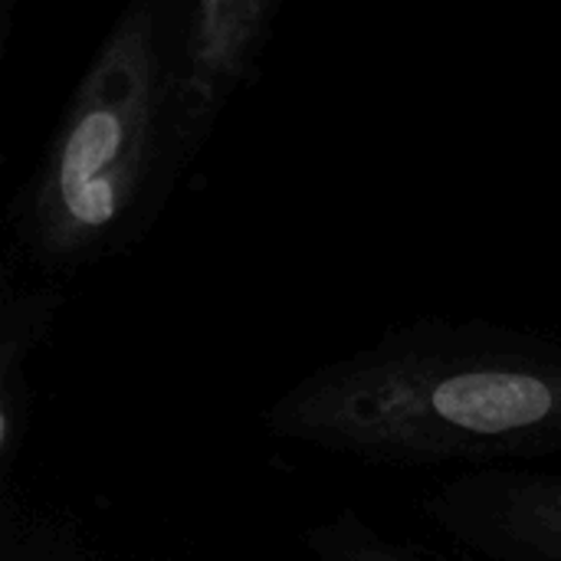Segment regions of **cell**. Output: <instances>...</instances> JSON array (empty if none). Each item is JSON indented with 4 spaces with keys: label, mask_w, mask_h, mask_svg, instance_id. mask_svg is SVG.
<instances>
[{
    "label": "cell",
    "mask_w": 561,
    "mask_h": 561,
    "mask_svg": "<svg viewBox=\"0 0 561 561\" xmlns=\"http://www.w3.org/2000/svg\"><path fill=\"white\" fill-rule=\"evenodd\" d=\"M299 542L312 561H460L424 542L385 533L352 506L306 526Z\"/></svg>",
    "instance_id": "cell-6"
},
{
    "label": "cell",
    "mask_w": 561,
    "mask_h": 561,
    "mask_svg": "<svg viewBox=\"0 0 561 561\" xmlns=\"http://www.w3.org/2000/svg\"><path fill=\"white\" fill-rule=\"evenodd\" d=\"M421 513L490 561H561V473L467 470L421 496Z\"/></svg>",
    "instance_id": "cell-3"
},
{
    "label": "cell",
    "mask_w": 561,
    "mask_h": 561,
    "mask_svg": "<svg viewBox=\"0 0 561 561\" xmlns=\"http://www.w3.org/2000/svg\"><path fill=\"white\" fill-rule=\"evenodd\" d=\"M187 0H125L7 204V260L69 279L135 250L194 158L184 135Z\"/></svg>",
    "instance_id": "cell-2"
},
{
    "label": "cell",
    "mask_w": 561,
    "mask_h": 561,
    "mask_svg": "<svg viewBox=\"0 0 561 561\" xmlns=\"http://www.w3.org/2000/svg\"><path fill=\"white\" fill-rule=\"evenodd\" d=\"M283 444L371 467H526L561 457V342L424 316L335 358L263 417Z\"/></svg>",
    "instance_id": "cell-1"
},
{
    "label": "cell",
    "mask_w": 561,
    "mask_h": 561,
    "mask_svg": "<svg viewBox=\"0 0 561 561\" xmlns=\"http://www.w3.org/2000/svg\"><path fill=\"white\" fill-rule=\"evenodd\" d=\"M16 7H20V0H0V53H7V46H10V33H13Z\"/></svg>",
    "instance_id": "cell-7"
},
{
    "label": "cell",
    "mask_w": 561,
    "mask_h": 561,
    "mask_svg": "<svg viewBox=\"0 0 561 561\" xmlns=\"http://www.w3.org/2000/svg\"><path fill=\"white\" fill-rule=\"evenodd\" d=\"M66 293L56 279H16V266L3 260L0 276V463L13 470L30 434V362L49 339Z\"/></svg>",
    "instance_id": "cell-5"
},
{
    "label": "cell",
    "mask_w": 561,
    "mask_h": 561,
    "mask_svg": "<svg viewBox=\"0 0 561 561\" xmlns=\"http://www.w3.org/2000/svg\"><path fill=\"white\" fill-rule=\"evenodd\" d=\"M283 0H187L184 135L197 161L224 108L256 79Z\"/></svg>",
    "instance_id": "cell-4"
}]
</instances>
